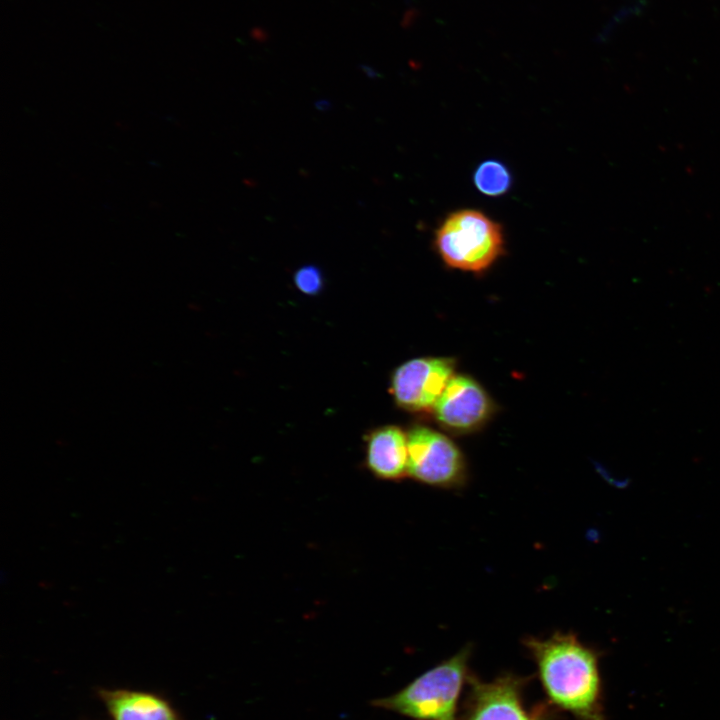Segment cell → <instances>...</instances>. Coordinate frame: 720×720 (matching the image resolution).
Listing matches in <instances>:
<instances>
[{"label":"cell","mask_w":720,"mask_h":720,"mask_svg":"<svg viewBox=\"0 0 720 720\" xmlns=\"http://www.w3.org/2000/svg\"><path fill=\"white\" fill-rule=\"evenodd\" d=\"M543 689L558 708L577 720H605L598 653L570 632L527 637Z\"/></svg>","instance_id":"obj_1"},{"label":"cell","mask_w":720,"mask_h":720,"mask_svg":"<svg viewBox=\"0 0 720 720\" xmlns=\"http://www.w3.org/2000/svg\"><path fill=\"white\" fill-rule=\"evenodd\" d=\"M471 646L418 676L398 692L371 705L415 720H457L464 681L469 678Z\"/></svg>","instance_id":"obj_2"},{"label":"cell","mask_w":720,"mask_h":720,"mask_svg":"<svg viewBox=\"0 0 720 720\" xmlns=\"http://www.w3.org/2000/svg\"><path fill=\"white\" fill-rule=\"evenodd\" d=\"M433 245L446 266L476 274L505 254L502 225L473 208L450 212L435 230Z\"/></svg>","instance_id":"obj_3"},{"label":"cell","mask_w":720,"mask_h":720,"mask_svg":"<svg viewBox=\"0 0 720 720\" xmlns=\"http://www.w3.org/2000/svg\"><path fill=\"white\" fill-rule=\"evenodd\" d=\"M408 475L440 489H460L468 481V468L460 448L445 434L427 426L407 433Z\"/></svg>","instance_id":"obj_4"},{"label":"cell","mask_w":720,"mask_h":720,"mask_svg":"<svg viewBox=\"0 0 720 720\" xmlns=\"http://www.w3.org/2000/svg\"><path fill=\"white\" fill-rule=\"evenodd\" d=\"M455 361L447 357H420L401 364L392 375L391 392L399 407L432 410L450 379Z\"/></svg>","instance_id":"obj_5"},{"label":"cell","mask_w":720,"mask_h":720,"mask_svg":"<svg viewBox=\"0 0 720 720\" xmlns=\"http://www.w3.org/2000/svg\"><path fill=\"white\" fill-rule=\"evenodd\" d=\"M432 410L443 429L464 435L478 431L488 422L494 412V404L473 378L454 375Z\"/></svg>","instance_id":"obj_6"},{"label":"cell","mask_w":720,"mask_h":720,"mask_svg":"<svg viewBox=\"0 0 720 720\" xmlns=\"http://www.w3.org/2000/svg\"><path fill=\"white\" fill-rule=\"evenodd\" d=\"M469 684L463 720H541L526 710L519 677L508 674L483 682L469 676Z\"/></svg>","instance_id":"obj_7"},{"label":"cell","mask_w":720,"mask_h":720,"mask_svg":"<svg viewBox=\"0 0 720 720\" xmlns=\"http://www.w3.org/2000/svg\"><path fill=\"white\" fill-rule=\"evenodd\" d=\"M366 465L378 479L398 481L408 475V439L393 425L382 426L367 437Z\"/></svg>","instance_id":"obj_8"},{"label":"cell","mask_w":720,"mask_h":720,"mask_svg":"<svg viewBox=\"0 0 720 720\" xmlns=\"http://www.w3.org/2000/svg\"><path fill=\"white\" fill-rule=\"evenodd\" d=\"M98 696L111 720H182L174 706L154 692L100 689Z\"/></svg>","instance_id":"obj_9"},{"label":"cell","mask_w":720,"mask_h":720,"mask_svg":"<svg viewBox=\"0 0 720 720\" xmlns=\"http://www.w3.org/2000/svg\"><path fill=\"white\" fill-rule=\"evenodd\" d=\"M473 183L480 193L489 197H499L511 189L512 174L503 162L488 159L476 167Z\"/></svg>","instance_id":"obj_10"},{"label":"cell","mask_w":720,"mask_h":720,"mask_svg":"<svg viewBox=\"0 0 720 720\" xmlns=\"http://www.w3.org/2000/svg\"><path fill=\"white\" fill-rule=\"evenodd\" d=\"M294 283L306 295H316L323 287V276L315 265H305L294 273Z\"/></svg>","instance_id":"obj_11"}]
</instances>
